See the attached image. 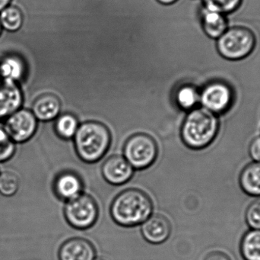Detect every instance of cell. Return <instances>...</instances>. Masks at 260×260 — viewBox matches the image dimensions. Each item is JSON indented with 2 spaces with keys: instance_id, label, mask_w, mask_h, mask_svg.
I'll use <instances>...</instances> for the list:
<instances>
[{
  "instance_id": "4dcf8cb0",
  "label": "cell",
  "mask_w": 260,
  "mask_h": 260,
  "mask_svg": "<svg viewBox=\"0 0 260 260\" xmlns=\"http://www.w3.org/2000/svg\"><path fill=\"white\" fill-rule=\"evenodd\" d=\"M2 30H3V27H2L1 23H0V35H1Z\"/></svg>"
},
{
  "instance_id": "277c9868",
  "label": "cell",
  "mask_w": 260,
  "mask_h": 260,
  "mask_svg": "<svg viewBox=\"0 0 260 260\" xmlns=\"http://www.w3.org/2000/svg\"><path fill=\"white\" fill-rule=\"evenodd\" d=\"M256 44V35L253 31L241 25L229 27L216 40L220 56L230 61L245 59L253 53Z\"/></svg>"
},
{
  "instance_id": "7a4b0ae2",
  "label": "cell",
  "mask_w": 260,
  "mask_h": 260,
  "mask_svg": "<svg viewBox=\"0 0 260 260\" xmlns=\"http://www.w3.org/2000/svg\"><path fill=\"white\" fill-rule=\"evenodd\" d=\"M153 212L151 198L143 191L129 189L116 196L111 207V215L117 224L134 227L146 221Z\"/></svg>"
},
{
  "instance_id": "484cf974",
  "label": "cell",
  "mask_w": 260,
  "mask_h": 260,
  "mask_svg": "<svg viewBox=\"0 0 260 260\" xmlns=\"http://www.w3.org/2000/svg\"><path fill=\"white\" fill-rule=\"evenodd\" d=\"M249 154L253 162L260 163V135L256 136L250 142Z\"/></svg>"
},
{
  "instance_id": "8fae6325",
  "label": "cell",
  "mask_w": 260,
  "mask_h": 260,
  "mask_svg": "<svg viewBox=\"0 0 260 260\" xmlns=\"http://www.w3.org/2000/svg\"><path fill=\"white\" fill-rule=\"evenodd\" d=\"M141 232L145 241L150 244H162L171 235V223L164 215H151L141 224Z\"/></svg>"
},
{
  "instance_id": "5b68a950",
  "label": "cell",
  "mask_w": 260,
  "mask_h": 260,
  "mask_svg": "<svg viewBox=\"0 0 260 260\" xmlns=\"http://www.w3.org/2000/svg\"><path fill=\"white\" fill-rule=\"evenodd\" d=\"M157 145L154 139L145 133L130 136L123 147V157L136 169L149 167L155 161Z\"/></svg>"
},
{
  "instance_id": "ffe728a7",
  "label": "cell",
  "mask_w": 260,
  "mask_h": 260,
  "mask_svg": "<svg viewBox=\"0 0 260 260\" xmlns=\"http://www.w3.org/2000/svg\"><path fill=\"white\" fill-rule=\"evenodd\" d=\"M56 119L54 128L56 134L65 140L73 138L79 126L77 118L70 113H65Z\"/></svg>"
},
{
  "instance_id": "4fadbf2b",
  "label": "cell",
  "mask_w": 260,
  "mask_h": 260,
  "mask_svg": "<svg viewBox=\"0 0 260 260\" xmlns=\"http://www.w3.org/2000/svg\"><path fill=\"white\" fill-rule=\"evenodd\" d=\"M62 103L56 95L45 93L34 101L31 111L38 121L50 122L56 119L60 113Z\"/></svg>"
},
{
  "instance_id": "5bb4252c",
  "label": "cell",
  "mask_w": 260,
  "mask_h": 260,
  "mask_svg": "<svg viewBox=\"0 0 260 260\" xmlns=\"http://www.w3.org/2000/svg\"><path fill=\"white\" fill-rule=\"evenodd\" d=\"M200 20L203 32L212 39H218L229 28V21L225 15L203 6L200 12Z\"/></svg>"
},
{
  "instance_id": "4316f807",
  "label": "cell",
  "mask_w": 260,
  "mask_h": 260,
  "mask_svg": "<svg viewBox=\"0 0 260 260\" xmlns=\"http://www.w3.org/2000/svg\"><path fill=\"white\" fill-rule=\"evenodd\" d=\"M204 260H232L227 253L221 251H212L205 257Z\"/></svg>"
},
{
  "instance_id": "52a82bcc",
  "label": "cell",
  "mask_w": 260,
  "mask_h": 260,
  "mask_svg": "<svg viewBox=\"0 0 260 260\" xmlns=\"http://www.w3.org/2000/svg\"><path fill=\"white\" fill-rule=\"evenodd\" d=\"M234 101L235 92L225 81H210L200 91L202 107L218 116L230 110Z\"/></svg>"
},
{
  "instance_id": "44dd1931",
  "label": "cell",
  "mask_w": 260,
  "mask_h": 260,
  "mask_svg": "<svg viewBox=\"0 0 260 260\" xmlns=\"http://www.w3.org/2000/svg\"><path fill=\"white\" fill-rule=\"evenodd\" d=\"M177 102L182 109L190 111L200 103V91L192 85H183L177 91Z\"/></svg>"
},
{
  "instance_id": "cb8c5ba5",
  "label": "cell",
  "mask_w": 260,
  "mask_h": 260,
  "mask_svg": "<svg viewBox=\"0 0 260 260\" xmlns=\"http://www.w3.org/2000/svg\"><path fill=\"white\" fill-rule=\"evenodd\" d=\"M16 151V143L12 141L3 127L0 126V163L11 160Z\"/></svg>"
},
{
  "instance_id": "30bf717a",
  "label": "cell",
  "mask_w": 260,
  "mask_h": 260,
  "mask_svg": "<svg viewBox=\"0 0 260 260\" xmlns=\"http://www.w3.org/2000/svg\"><path fill=\"white\" fill-rule=\"evenodd\" d=\"M102 171L108 183L120 186L129 181L133 177L134 168L123 156L113 155L104 163Z\"/></svg>"
},
{
  "instance_id": "f1b7e54d",
  "label": "cell",
  "mask_w": 260,
  "mask_h": 260,
  "mask_svg": "<svg viewBox=\"0 0 260 260\" xmlns=\"http://www.w3.org/2000/svg\"><path fill=\"white\" fill-rule=\"evenodd\" d=\"M157 1L163 5H171L173 4L174 3H175L177 0H157Z\"/></svg>"
},
{
  "instance_id": "7402d4cb",
  "label": "cell",
  "mask_w": 260,
  "mask_h": 260,
  "mask_svg": "<svg viewBox=\"0 0 260 260\" xmlns=\"http://www.w3.org/2000/svg\"><path fill=\"white\" fill-rule=\"evenodd\" d=\"M20 179L12 170L0 172V194L5 197H12L19 190Z\"/></svg>"
},
{
  "instance_id": "f546056e",
  "label": "cell",
  "mask_w": 260,
  "mask_h": 260,
  "mask_svg": "<svg viewBox=\"0 0 260 260\" xmlns=\"http://www.w3.org/2000/svg\"><path fill=\"white\" fill-rule=\"evenodd\" d=\"M94 260H108V259H105V258H103V257H97V258H95V259H94Z\"/></svg>"
},
{
  "instance_id": "9a60e30c",
  "label": "cell",
  "mask_w": 260,
  "mask_h": 260,
  "mask_svg": "<svg viewBox=\"0 0 260 260\" xmlns=\"http://www.w3.org/2000/svg\"><path fill=\"white\" fill-rule=\"evenodd\" d=\"M82 185L80 177L72 172L59 174L54 182V190L56 195L62 199H72L82 193Z\"/></svg>"
},
{
  "instance_id": "8992f818",
  "label": "cell",
  "mask_w": 260,
  "mask_h": 260,
  "mask_svg": "<svg viewBox=\"0 0 260 260\" xmlns=\"http://www.w3.org/2000/svg\"><path fill=\"white\" fill-rule=\"evenodd\" d=\"M64 215L72 227L83 230L94 225L99 217V207L92 197L82 192L67 201Z\"/></svg>"
},
{
  "instance_id": "2e32d148",
  "label": "cell",
  "mask_w": 260,
  "mask_h": 260,
  "mask_svg": "<svg viewBox=\"0 0 260 260\" xmlns=\"http://www.w3.org/2000/svg\"><path fill=\"white\" fill-rule=\"evenodd\" d=\"M25 73V63L18 55H6L0 61V79L18 82Z\"/></svg>"
},
{
  "instance_id": "603a6c76",
  "label": "cell",
  "mask_w": 260,
  "mask_h": 260,
  "mask_svg": "<svg viewBox=\"0 0 260 260\" xmlns=\"http://www.w3.org/2000/svg\"><path fill=\"white\" fill-rule=\"evenodd\" d=\"M203 7L227 15L238 10L243 0H203Z\"/></svg>"
},
{
  "instance_id": "6da1fadb",
  "label": "cell",
  "mask_w": 260,
  "mask_h": 260,
  "mask_svg": "<svg viewBox=\"0 0 260 260\" xmlns=\"http://www.w3.org/2000/svg\"><path fill=\"white\" fill-rule=\"evenodd\" d=\"M219 127L218 115L203 107H197L185 118L180 135L184 145L190 149H204L216 138Z\"/></svg>"
},
{
  "instance_id": "e0dca14e",
  "label": "cell",
  "mask_w": 260,
  "mask_h": 260,
  "mask_svg": "<svg viewBox=\"0 0 260 260\" xmlns=\"http://www.w3.org/2000/svg\"><path fill=\"white\" fill-rule=\"evenodd\" d=\"M239 184L244 193L250 196L260 197V163L252 162L241 172Z\"/></svg>"
},
{
  "instance_id": "9c48e42d",
  "label": "cell",
  "mask_w": 260,
  "mask_h": 260,
  "mask_svg": "<svg viewBox=\"0 0 260 260\" xmlns=\"http://www.w3.org/2000/svg\"><path fill=\"white\" fill-rule=\"evenodd\" d=\"M23 93L18 82L0 79V122H4L22 106Z\"/></svg>"
},
{
  "instance_id": "83f0119b",
  "label": "cell",
  "mask_w": 260,
  "mask_h": 260,
  "mask_svg": "<svg viewBox=\"0 0 260 260\" xmlns=\"http://www.w3.org/2000/svg\"><path fill=\"white\" fill-rule=\"evenodd\" d=\"M12 0H0V12L10 4Z\"/></svg>"
},
{
  "instance_id": "ac0fdd59",
  "label": "cell",
  "mask_w": 260,
  "mask_h": 260,
  "mask_svg": "<svg viewBox=\"0 0 260 260\" xmlns=\"http://www.w3.org/2000/svg\"><path fill=\"white\" fill-rule=\"evenodd\" d=\"M240 250L244 260H260V230L250 229L244 234Z\"/></svg>"
},
{
  "instance_id": "d4e9b609",
  "label": "cell",
  "mask_w": 260,
  "mask_h": 260,
  "mask_svg": "<svg viewBox=\"0 0 260 260\" xmlns=\"http://www.w3.org/2000/svg\"><path fill=\"white\" fill-rule=\"evenodd\" d=\"M245 221L252 230H260V199L248 206L245 212Z\"/></svg>"
},
{
  "instance_id": "3957f363",
  "label": "cell",
  "mask_w": 260,
  "mask_h": 260,
  "mask_svg": "<svg viewBox=\"0 0 260 260\" xmlns=\"http://www.w3.org/2000/svg\"><path fill=\"white\" fill-rule=\"evenodd\" d=\"M78 155L86 163H95L109 149L111 135L109 129L102 122L88 121L79 125L74 137Z\"/></svg>"
},
{
  "instance_id": "d6986e66",
  "label": "cell",
  "mask_w": 260,
  "mask_h": 260,
  "mask_svg": "<svg viewBox=\"0 0 260 260\" xmlns=\"http://www.w3.org/2000/svg\"><path fill=\"white\" fill-rule=\"evenodd\" d=\"M24 22V17L19 8L8 6L0 12L2 27L8 32H15L19 30Z\"/></svg>"
},
{
  "instance_id": "ba28073f",
  "label": "cell",
  "mask_w": 260,
  "mask_h": 260,
  "mask_svg": "<svg viewBox=\"0 0 260 260\" xmlns=\"http://www.w3.org/2000/svg\"><path fill=\"white\" fill-rule=\"evenodd\" d=\"M38 121L31 110L21 108L4 121V129L14 143H24L35 136Z\"/></svg>"
},
{
  "instance_id": "7c38bea8",
  "label": "cell",
  "mask_w": 260,
  "mask_h": 260,
  "mask_svg": "<svg viewBox=\"0 0 260 260\" xmlns=\"http://www.w3.org/2000/svg\"><path fill=\"white\" fill-rule=\"evenodd\" d=\"M58 257L59 260H94L96 251L90 241L84 238H72L62 244Z\"/></svg>"
}]
</instances>
